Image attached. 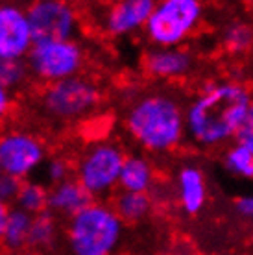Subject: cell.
<instances>
[{
    "label": "cell",
    "mask_w": 253,
    "mask_h": 255,
    "mask_svg": "<svg viewBox=\"0 0 253 255\" xmlns=\"http://www.w3.org/2000/svg\"><path fill=\"white\" fill-rule=\"evenodd\" d=\"M252 96L241 83L222 82L198 95L187 111V133L202 146H218L237 139L241 122L252 104Z\"/></svg>",
    "instance_id": "cell-1"
},
{
    "label": "cell",
    "mask_w": 253,
    "mask_h": 255,
    "mask_svg": "<svg viewBox=\"0 0 253 255\" xmlns=\"http://www.w3.org/2000/svg\"><path fill=\"white\" fill-rule=\"evenodd\" d=\"M126 128L133 140L148 152H168L187 133L185 111L168 95L153 93L139 98L127 111Z\"/></svg>",
    "instance_id": "cell-2"
},
{
    "label": "cell",
    "mask_w": 253,
    "mask_h": 255,
    "mask_svg": "<svg viewBox=\"0 0 253 255\" xmlns=\"http://www.w3.org/2000/svg\"><path fill=\"white\" fill-rule=\"evenodd\" d=\"M124 233V222L108 204L93 202L69 218L67 244L72 255H113Z\"/></svg>",
    "instance_id": "cell-3"
},
{
    "label": "cell",
    "mask_w": 253,
    "mask_h": 255,
    "mask_svg": "<svg viewBox=\"0 0 253 255\" xmlns=\"http://www.w3.org/2000/svg\"><path fill=\"white\" fill-rule=\"evenodd\" d=\"M202 19L198 0H163L157 2L144 32L155 48H177Z\"/></svg>",
    "instance_id": "cell-4"
},
{
    "label": "cell",
    "mask_w": 253,
    "mask_h": 255,
    "mask_svg": "<svg viewBox=\"0 0 253 255\" xmlns=\"http://www.w3.org/2000/svg\"><path fill=\"white\" fill-rule=\"evenodd\" d=\"M100 102L95 83L83 76H74L48 85L41 95V109L56 121H78L89 115Z\"/></svg>",
    "instance_id": "cell-5"
},
{
    "label": "cell",
    "mask_w": 253,
    "mask_h": 255,
    "mask_svg": "<svg viewBox=\"0 0 253 255\" xmlns=\"http://www.w3.org/2000/svg\"><path fill=\"white\" fill-rule=\"evenodd\" d=\"M26 65L30 74L52 85L78 76L83 67V50L76 41L35 43L26 58Z\"/></svg>",
    "instance_id": "cell-6"
},
{
    "label": "cell",
    "mask_w": 253,
    "mask_h": 255,
    "mask_svg": "<svg viewBox=\"0 0 253 255\" xmlns=\"http://www.w3.org/2000/svg\"><path fill=\"white\" fill-rule=\"evenodd\" d=\"M126 157L127 155H124L117 144H95L83 153L76 170V179L93 198L106 196L119 185Z\"/></svg>",
    "instance_id": "cell-7"
},
{
    "label": "cell",
    "mask_w": 253,
    "mask_h": 255,
    "mask_svg": "<svg viewBox=\"0 0 253 255\" xmlns=\"http://www.w3.org/2000/svg\"><path fill=\"white\" fill-rule=\"evenodd\" d=\"M33 45L44 41H74L80 30L76 9L63 0H37L26 7Z\"/></svg>",
    "instance_id": "cell-8"
},
{
    "label": "cell",
    "mask_w": 253,
    "mask_h": 255,
    "mask_svg": "<svg viewBox=\"0 0 253 255\" xmlns=\"http://www.w3.org/2000/svg\"><path fill=\"white\" fill-rule=\"evenodd\" d=\"M44 159L46 150L37 137L26 131H9L0 137V168L7 176L24 181Z\"/></svg>",
    "instance_id": "cell-9"
},
{
    "label": "cell",
    "mask_w": 253,
    "mask_h": 255,
    "mask_svg": "<svg viewBox=\"0 0 253 255\" xmlns=\"http://www.w3.org/2000/svg\"><path fill=\"white\" fill-rule=\"evenodd\" d=\"M33 48L28 13L22 6L0 4V58L26 59Z\"/></svg>",
    "instance_id": "cell-10"
},
{
    "label": "cell",
    "mask_w": 253,
    "mask_h": 255,
    "mask_svg": "<svg viewBox=\"0 0 253 255\" xmlns=\"http://www.w3.org/2000/svg\"><path fill=\"white\" fill-rule=\"evenodd\" d=\"M153 0H121L108 7L104 26L111 35H129L137 30H144L152 15Z\"/></svg>",
    "instance_id": "cell-11"
},
{
    "label": "cell",
    "mask_w": 253,
    "mask_h": 255,
    "mask_svg": "<svg viewBox=\"0 0 253 255\" xmlns=\"http://www.w3.org/2000/svg\"><path fill=\"white\" fill-rule=\"evenodd\" d=\"M93 202L95 198L83 189L78 179L72 178L59 185H54L48 191V211H52L56 217L61 215V217L72 218Z\"/></svg>",
    "instance_id": "cell-12"
},
{
    "label": "cell",
    "mask_w": 253,
    "mask_h": 255,
    "mask_svg": "<svg viewBox=\"0 0 253 255\" xmlns=\"http://www.w3.org/2000/svg\"><path fill=\"white\" fill-rule=\"evenodd\" d=\"M146 70L155 78H179L192 67V58L183 48H153L146 56Z\"/></svg>",
    "instance_id": "cell-13"
},
{
    "label": "cell",
    "mask_w": 253,
    "mask_h": 255,
    "mask_svg": "<svg viewBox=\"0 0 253 255\" xmlns=\"http://www.w3.org/2000/svg\"><path fill=\"white\" fill-rule=\"evenodd\" d=\"M177 198L185 213L196 215L207 200V187L198 166H183L177 174Z\"/></svg>",
    "instance_id": "cell-14"
},
{
    "label": "cell",
    "mask_w": 253,
    "mask_h": 255,
    "mask_svg": "<svg viewBox=\"0 0 253 255\" xmlns=\"http://www.w3.org/2000/svg\"><path fill=\"white\" fill-rule=\"evenodd\" d=\"M152 185V165L144 157H140V155H127L126 161H124V166H122L119 187L126 192H144V194H148Z\"/></svg>",
    "instance_id": "cell-15"
},
{
    "label": "cell",
    "mask_w": 253,
    "mask_h": 255,
    "mask_svg": "<svg viewBox=\"0 0 253 255\" xmlns=\"http://www.w3.org/2000/svg\"><path fill=\"white\" fill-rule=\"evenodd\" d=\"M33 217L28 215L24 211L13 207L9 213L6 224V231L2 237V246L7 252H20V250L28 248V241H30V231H32Z\"/></svg>",
    "instance_id": "cell-16"
},
{
    "label": "cell",
    "mask_w": 253,
    "mask_h": 255,
    "mask_svg": "<svg viewBox=\"0 0 253 255\" xmlns=\"http://www.w3.org/2000/svg\"><path fill=\"white\" fill-rule=\"evenodd\" d=\"M57 220L52 211H44L41 215H35L30 231L28 248L33 252H48L57 243Z\"/></svg>",
    "instance_id": "cell-17"
},
{
    "label": "cell",
    "mask_w": 253,
    "mask_h": 255,
    "mask_svg": "<svg viewBox=\"0 0 253 255\" xmlns=\"http://www.w3.org/2000/svg\"><path fill=\"white\" fill-rule=\"evenodd\" d=\"M113 209L117 211V215L122 218L124 224H133L139 222L152 209V198L144 194V192H126L121 191L115 198Z\"/></svg>",
    "instance_id": "cell-18"
},
{
    "label": "cell",
    "mask_w": 253,
    "mask_h": 255,
    "mask_svg": "<svg viewBox=\"0 0 253 255\" xmlns=\"http://www.w3.org/2000/svg\"><path fill=\"white\" fill-rule=\"evenodd\" d=\"M15 207L28 215H41L48 209V191L37 181H22Z\"/></svg>",
    "instance_id": "cell-19"
},
{
    "label": "cell",
    "mask_w": 253,
    "mask_h": 255,
    "mask_svg": "<svg viewBox=\"0 0 253 255\" xmlns=\"http://www.w3.org/2000/svg\"><path fill=\"white\" fill-rule=\"evenodd\" d=\"M226 168L244 179H253V142L237 140L226 153Z\"/></svg>",
    "instance_id": "cell-20"
},
{
    "label": "cell",
    "mask_w": 253,
    "mask_h": 255,
    "mask_svg": "<svg viewBox=\"0 0 253 255\" xmlns=\"http://www.w3.org/2000/svg\"><path fill=\"white\" fill-rule=\"evenodd\" d=\"M30 70L26 59H4L0 58V85L7 91L20 87L28 78Z\"/></svg>",
    "instance_id": "cell-21"
},
{
    "label": "cell",
    "mask_w": 253,
    "mask_h": 255,
    "mask_svg": "<svg viewBox=\"0 0 253 255\" xmlns=\"http://www.w3.org/2000/svg\"><path fill=\"white\" fill-rule=\"evenodd\" d=\"M224 43L231 52H246L253 45V28L246 22H233L224 33Z\"/></svg>",
    "instance_id": "cell-22"
},
{
    "label": "cell",
    "mask_w": 253,
    "mask_h": 255,
    "mask_svg": "<svg viewBox=\"0 0 253 255\" xmlns=\"http://www.w3.org/2000/svg\"><path fill=\"white\" fill-rule=\"evenodd\" d=\"M44 176L54 185H59L67 179H70V166L69 163L61 157H52L44 163Z\"/></svg>",
    "instance_id": "cell-23"
},
{
    "label": "cell",
    "mask_w": 253,
    "mask_h": 255,
    "mask_svg": "<svg viewBox=\"0 0 253 255\" xmlns=\"http://www.w3.org/2000/svg\"><path fill=\"white\" fill-rule=\"evenodd\" d=\"M20 187H22V181L13 176H7V174H0V202L4 204H15L17 202V196L20 192Z\"/></svg>",
    "instance_id": "cell-24"
},
{
    "label": "cell",
    "mask_w": 253,
    "mask_h": 255,
    "mask_svg": "<svg viewBox=\"0 0 253 255\" xmlns=\"http://www.w3.org/2000/svg\"><path fill=\"white\" fill-rule=\"evenodd\" d=\"M237 140H244V142H253V102L250 104L246 115L242 119L239 133H237Z\"/></svg>",
    "instance_id": "cell-25"
},
{
    "label": "cell",
    "mask_w": 253,
    "mask_h": 255,
    "mask_svg": "<svg viewBox=\"0 0 253 255\" xmlns=\"http://www.w3.org/2000/svg\"><path fill=\"white\" fill-rule=\"evenodd\" d=\"M237 211L244 218H253V194H246L237 200Z\"/></svg>",
    "instance_id": "cell-26"
},
{
    "label": "cell",
    "mask_w": 253,
    "mask_h": 255,
    "mask_svg": "<svg viewBox=\"0 0 253 255\" xmlns=\"http://www.w3.org/2000/svg\"><path fill=\"white\" fill-rule=\"evenodd\" d=\"M9 109H11V91L0 85V121L9 113Z\"/></svg>",
    "instance_id": "cell-27"
},
{
    "label": "cell",
    "mask_w": 253,
    "mask_h": 255,
    "mask_svg": "<svg viewBox=\"0 0 253 255\" xmlns=\"http://www.w3.org/2000/svg\"><path fill=\"white\" fill-rule=\"evenodd\" d=\"M9 213H11V207L4 202H0V241L4 237V231H6V224L7 218H9Z\"/></svg>",
    "instance_id": "cell-28"
},
{
    "label": "cell",
    "mask_w": 253,
    "mask_h": 255,
    "mask_svg": "<svg viewBox=\"0 0 253 255\" xmlns=\"http://www.w3.org/2000/svg\"><path fill=\"white\" fill-rule=\"evenodd\" d=\"M165 255H194V254H190V252H170V254H165Z\"/></svg>",
    "instance_id": "cell-29"
},
{
    "label": "cell",
    "mask_w": 253,
    "mask_h": 255,
    "mask_svg": "<svg viewBox=\"0 0 253 255\" xmlns=\"http://www.w3.org/2000/svg\"><path fill=\"white\" fill-rule=\"evenodd\" d=\"M0 174H2V168H0Z\"/></svg>",
    "instance_id": "cell-30"
}]
</instances>
